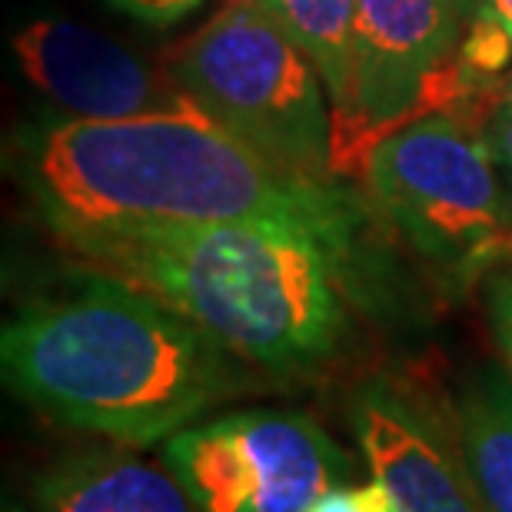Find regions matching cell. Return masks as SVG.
I'll return each instance as SVG.
<instances>
[{"label":"cell","instance_id":"6da1fadb","mask_svg":"<svg viewBox=\"0 0 512 512\" xmlns=\"http://www.w3.org/2000/svg\"><path fill=\"white\" fill-rule=\"evenodd\" d=\"M77 270V283L24 303L0 333L10 393L37 413L143 449L263 389L253 363L157 296Z\"/></svg>","mask_w":512,"mask_h":512},{"label":"cell","instance_id":"7a4b0ae2","mask_svg":"<svg viewBox=\"0 0 512 512\" xmlns=\"http://www.w3.org/2000/svg\"><path fill=\"white\" fill-rule=\"evenodd\" d=\"M50 230L124 223H290L356 247L363 210L340 183L276 167L200 107L130 120H64L27 153Z\"/></svg>","mask_w":512,"mask_h":512},{"label":"cell","instance_id":"3957f363","mask_svg":"<svg viewBox=\"0 0 512 512\" xmlns=\"http://www.w3.org/2000/svg\"><path fill=\"white\" fill-rule=\"evenodd\" d=\"M87 270L187 316L270 376L336 360L350 336L356 247L290 223H124L57 230Z\"/></svg>","mask_w":512,"mask_h":512},{"label":"cell","instance_id":"277c9868","mask_svg":"<svg viewBox=\"0 0 512 512\" xmlns=\"http://www.w3.org/2000/svg\"><path fill=\"white\" fill-rule=\"evenodd\" d=\"M167 67L203 114L260 157L336 183L323 77L266 10L230 0L173 50Z\"/></svg>","mask_w":512,"mask_h":512},{"label":"cell","instance_id":"5b68a950","mask_svg":"<svg viewBox=\"0 0 512 512\" xmlns=\"http://www.w3.org/2000/svg\"><path fill=\"white\" fill-rule=\"evenodd\" d=\"M363 177L386 220L459 280H483L512 233V207L486 137L449 114L399 127L366 153Z\"/></svg>","mask_w":512,"mask_h":512},{"label":"cell","instance_id":"8992f818","mask_svg":"<svg viewBox=\"0 0 512 512\" xmlns=\"http://www.w3.org/2000/svg\"><path fill=\"white\" fill-rule=\"evenodd\" d=\"M160 463L200 512H306L356 463L313 416L240 409L163 439Z\"/></svg>","mask_w":512,"mask_h":512},{"label":"cell","instance_id":"52a82bcc","mask_svg":"<svg viewBox=\"0 0 512 512\" xmlns=\"http://www.w3.org/2000/svg\"><path fill=\"white\" fill-rule=\"evenodd\" d=\"M466 20L453 0H356L350 100L333 114V170H363L376 143L449 100Z\"/></svg>","mask_w":512,"mask_h":512},{"label":"cell","instance_id":"ba28073f","mask_svg":"<svg viewBox=\"0 0 512 512\" xmlns=\"http://www.w3.org/2000/svg\"><path fill=\"white\" fill-rule=\"evenodd\" d=\"M346 419L366 469L393 496L396 512H486L446 406H433L389 376H373L353 389Z\"/></svg>","mask_w":512,"mask_h":512},{"label":"cell","instance_id":"9c48e42d","mask_svg":"<svg viewBox=\"0 0 512 512\" xmlns=\"http://www.w3.org/2000/svg\"><path fill=\"white\" fill-rule=\"evenodd\" d=\"M10 47L24 77L70 120H130L197 107L170 67L150 64L74 20L37 17L17 30Z\"/></svg>","mask_w":512,"mask_h":512},{"label":"cell","instance_id":"30bf717a","mask_svg":"<svg viewBox=\"0 0 512 512\" xmlns=\"http://www.w3.org/2000/svg\"><path fill=\"white\" fill-rule=\"evenodd\" d=\"M37 512H200L167 466L104 443L57 453L30 479Z\"/></svg>","mask_w":512,"mask_h":512},{"label":"cell","instance_id":"8fae6325","mask_svg":"<svg viewBox=\"0 0 512 512\" xmlns=\"http://www.w3.org/2000/svg\"><path fill=\"white\" fill-rule=\"evenodd\" d=\"M446 409L486 512H512V373L506 363L476 366Z\"/></svg>","mask_w":512,"mask_h":512},{"label":"cell","instance_id":"7c38bea8","mask_svg":"<svg viewBox=\"0 0 512 512\" xmlns=\"http://www.w3.org/2000/svg\"><path fill=\"white\" fill-rule=\"evenodd\" d=\"M266 14L313 60L330 97V110L340 114L353 84L356 0H270Z\"/></svg>","mask_w":512,"mask_h":512},{"label":"cell","instance_id":"4fadbf2b","mask_svg":"<svg viewBox=\"0 0 512 512\" xmlns=\"http://www.w3.org/2000/svg\"><path fill=\"white\" fill-rule=\"evenodd\" d=\"M512 67V0H476L459 44V84L489 90Z\"/></svg>","mask_w":512,"mask_h":512},{"label":"cell","instance_id":"5bb4252c","mask_svg":"<svg viewBox=\"0 0 512 512\" xmlns=\"http://www.w3.org/2000/svg\"><path fill=\"white\" fill-rule=\"evenodd\" d=\"M483 306L499 360L512 373V256H503L483 276Z\"/></svg>","mask_w":512,"mask_h":512},{"label":"cell","instance_id":"9a60e30c","mask_svg":"<svg viewBox=\"0 0 512 512\" xmlns=\"http://www.w3.org/2000/svg\"><path fill=\"white\" fill-rule=\"evenodd\" d=\"M306 512H396V509L386 486L370 476L366 483H353L350 479V483L326 489Z\"/></svg>","mask_w":512,"mask_h":512},{"label":"cell","instance_id":"2e32d148","mask_svg":"<svg viewBox=\"0 0 512 512\" xmlns=\"http://www.w3.org/2000/svg\"><path fill=\"white\" fill-rule=\"evenodd\" d=\"M110 4L127 10L130 17H137L150 27H167L177 24L180 17L193 14L203 0H110Z\"/></svg>","mask_w":512,"mask_h":512},{"label":"cell","instance_id":"e0dca14e","mask_svg":"<svg viewBox=\"0 0 512 512\" xmlns=\"http://www.w3.org/2000/svg\"><path fill=\"white\" fill-rule=\"evenodd\" d=\"M489 147H493V157L499 167L506 170V177L512 180V94L503 97L496 117L489 120Z\"/></svg>","mask_w":512,"mask_h":512},{"label":"cell","instance_id":"ac0fdd59","mask_svg":"<svg viewBox=\"0 0 512 512\" xmlns=\"http://www.w3.org/2000/svg\"><path fill=\"white\" fill-rule=\"evenodd\" d=\"M4 512H37V506L24 499H4Z\"/></svg>","mask_w":512,"mask_h":512},{"label":"cell","instance_id":"d6986e66","mask_svg":"<svg viewBox=\"0 0 512 512\" xmlns=\"http://www.w3.org/2000/svg\"><path fill=\"white\" fill-rule=\"evenodd\" d=\"M456 10L463 14V20H469V14H473V7H476V0H453Z\"/></svg>","mask_w":512,"mask_h":512},{"label":"cell","instance_id":"ffe728a7","mask_svg":"<svg viewBox=\"0 0 512 512\" xmlns=\"http://www.w3.org/2000/svg\"><path fill=\"white\" fill-rule=\"evenodd\" d=\"M240 4H250V7H260V10H266V7H270V0H240Z\"/></svg>","mask_w":512,"mask_h":512},{"label":"cell","instance_id":"44dd1931","mask_svg":"<svg viewBox=\"0 0 512 512\" xmlns=\"http://www.w3.org/2000/svg\"><path fill=\"white\" fill-rule=\"evenodd\" d=\"M503 256H512V233H509V240H506V250H503ZM503 256H499V260H503Z\"/></svg>","mask_w":512,"mask_h":512},{"label":"cell","instance_id":"7402d4cb","mask_svg":"<svg viewBox=\"0 0 512 512\" xmlns=\"http://www.w3.org/2000/svg\"><path fill=\"white\" fill-rule=\"evenodd\" d=\"M506 94H512V80H509V87H506Z\"/></svg>","mask_w":512,"mask_h":512}]
</instances>
